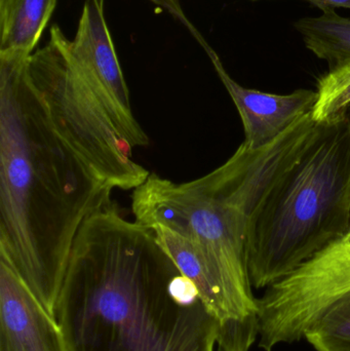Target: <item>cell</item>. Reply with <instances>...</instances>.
<instances>
[{"instance_id": "cell-1", "label": "cell", "mask_w": 350, "mask_h": 351, "mask_svg": "<svg viewBox=\"0 0 350 351\" xmlns=\"http://www.w3.org/2000/svg\"><path fill=\"white\" fill-rule=\"evenodd\" d=\"M71 351H214L219 324L153 232L113 204L76 237L55 307Z\"/></svg>"}, {"instance_id": "cell-2", "label": "cell", "mask_w": 350, "mask_h": 351, "mask_svg": "<svg viewBox=\"0 0 350 351\" xmlns=\"http://www.w3.org/2000/svg\"><path fill=\"white\" fill-rule=\"evenodd\" d=\"M29 57L0 53V261L55 317L76 237L113 189L58 131Z\"/></svg>"}, {"instance_id": "cell-3", "label": "cell", "mask_w": 350, "mask_h": 351, "mask_svg": "<svg viewBox=\"0 0 350 351\" xmlns=\"http://www.w3.org/2000/svg\"><path fill=\"white\" fill-rule=\"evenodd\" d=\"M259 202L252 184L216 172L185 183L150 174L132 195L135 222L164 225L156 241L219 324V351H249L259 337L247 251Z\"/></svg>"}, {"instance_id": "cell-4", "label": "cell", "mask_w": 350, "mask_h": 351, "mask_svg": "<svg viewBox=\"0 0 350 351\" xmlns=\"http://www.w3.org/2000/svg\"><path fill=\"white\" fill-rule=\"evenodd\" d=\"M350 230V113L316 125L251 216L253 288L275 285Z\"/></svg>"}, {"instance_id": "cell-5", "label": "cell", "mask_w": 350, "mask_h": 351, "mask_svg": "<svg viewBox=\"0 0 350 351\" xmlns=\"http://www.w3.org/2000/svg\"><path fill=\"white\" fill-rule=\"evenodd\" d=\"M28 71L62 136L112 189H136L149 172L132 158L134 148L97 98L57 25L28 59Z\"/></svg>"}, {"instance_id": "cell-6", "label": "cell", "mask_w": 350, "mask_h": 351, "mask_svg": "<svg viewBox=\"0 0 350 351\" xmlns=\"http://www.w3.org/2000/svg\"><path fill=\"white\" fill-rule=\"evenodd\" d=\"M350 292V230L275 282L258 299L259 348L303 339L308 328Z\"/></svg>"}, {"instance_id": "cell-7", "label": "cell", "mask_w": 350, "mask_h": 351, "mask_svg": "<svg viewBox=\"0 0 350 351\" xmlns=\"http://www.w3.org/2000/svg\"><path fill=\"white\" fill-rule=\"evenodd\" d=\"M70 49L97 98L133 148L149 144L134 117L129 88L104 14V0H86Z\"/></svg>"}, {"instance_id": "cell-8", "label": "cell", "mask_w": 350, "mask_h": 351, "mask_svg": "<svg viewBox=\"0 0 350 351\" xmlns=\"http://www.w3.org/2000/svg\"><path fill=\"white\" fill-rule=\"evenodd\" d=\"M170 12L188 27L209 56L220 80L240 113L245 132L244 143L248 147L259 149L269 145L298 119L312 112L316 100V92L299 88L290 94L279 95L240 86L226 71L217 53L182 14L180 5L173 6Z\"/></svg>"}, {"instance_id": "cell-9", "label": "cell", "mask_w": 350, "mask_h": 351, "mask_svg": "<svg viewBox=\"0 0 350 351\" xmlns=\"http://www.w3.org/2000/svg\"><path fill=\"white\" fill-rule=\"evenodd\" d=\"M0 351H71L55 317L2 261Z\"/></svg>"}, {"instance_id": "cell-10", "label": "cell", "mask_w": 350, "mask_h": 351, "mask_svg": "<svg viewBox=\"0 0 350 351\" xmlns=\"http://www.w3.org/2000/svg\"><path fill=\"white\" fill-rule=\"evenodd\" d=\"M57 0H0V53H34Z\"/></svg>"}, {"instance_id": "cell-11", "label": "cell", "mask_w": 350, "mask_h": 351, "mask_svg": "<svg viewBox=\"0 0 350 351\" xmlns=\"http://www.w3.org/2000/svg\"><path fill=\"white\" fill-rule=\"evenodd\" d=\"M305 47L329 66L350 58V19L335 10H323L318 16H306L294 24Z\"/></svg>"}, {"instance_id": "cell-12", "label": "cell", "mask_w": 350, "mask_h": 351, "mask_svg": "<svg viewBox=\"0 0 350 351\" xmlns=\"http://www.w3.org/2000/svg\"><path fill=\"white\" fill-rule=\"evenodd\" d=\"M350 58L331 66L318 82L312 119L316 125L335 121L349 113Z\"/></svg>"}, {"instance_id": "cell-13", "label": "cell", "mask_w": 350, "mask_h": 351, "mask_svg": "<svg viewBox=\"0 0 350 351\" xmlns=\"http://www.w3.org/2000/svg\"><path fill=\"white\" fill-rule=\"evenodd\" d=\"M304 338L316 351H350V292L332 303Z\"/></svg>"}, {"instance_id": "cell-14", "label": "cell", "mask_w": 350, "mask_h": 351, "mask_svg": "<svg viewBox=\"0 0 350 351\" xmlns=\"http://www.w3.org/2000/svg\"><path fill=\"white\" fill-rule=\"evenodd\" d=\"M312 5L316 6L321 10H335L337 8H349L350 10V0H305Z\"/></svg>"}, {"instance_id": "cell-15", "label": "cell", "mask_w": 350, "mask_h": 351, "mask_svg": "<svg viewBox=\"0 0 350 351\" xmlns=\"http://www.w3.org/2000/svg\"><path fill=\"white\" fill-rule=\"evenodd\" d=\"M155 1H160V0H155ZM253 1H257V0H253Z\"/></svg>"}]
</instances>
